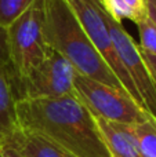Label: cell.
I'll return each mask as SVG.
<instances>
[{
    "label": "cell",
    "instance_id": "obj_1",
    "mask_svg": "<svg viewBox=\"0 0 156 157\" xmlns=\"http://www.w3.org/2000/svg\"><path fill=\"white\" fill-rule=\"evenodd\" d=\"M19 128L40 134L76 157H111L94 116L76 95L15 103Z\"/></svg>",
    "mask_w": 156,
    "mask_h": 157
},
{
    "label": "cell",
    "instance_id": "obj_14",
    "mask_svg": "<svg viewBox=\"0 0 156 157\" xmlns=\"http://www.w3.org/2000/svg\"><path fill=\"white\" fill-rule=\"evenodd\" d=\"M141 55H142V59H144V62H145L149 75H151L152 80H154V83L156 86V55L148 54V52H144V51H141Z\"/></svg>",
    "mask_w": 156,
    "mask_h": 157
},
{
    "label": "cell",
    "instance_id": "obj_16",
    "mask_svg": "<svg viewBox=\"0 0 156 157\" xmlns=\"http://www.w3.org/2000/svg\"><path fill=\"white\" fill-rule=\"evenodd\" d=\"M2 153H3V157H26L22 155L19 150H17L15 147L10 146L7 144L2 145Z\"/></svg>",
    "mask_w": 156,
    "mask_h": 157
},
{
    "label": "cell",
    "instance_id": "obj_4",
    "mask_svg": "<svg viewBox=\"0 0 156 157\" xmlns=\"http://www.w3.org/2000/svg\"><path fill=\"white\" fill-rule=\"evenodd\" d=\"M73 90L76 98L94 117L120 124L135 125L149 119V114L124 90L111 87L75 72Z\"/></svg>",
    "mask_w": 156,
    "mask_h": 157
},
{
    "label": "cell",
    "instance_id": "obj_12",
    "mask_svg": "<svg viewBox=\"0 0 156 157\" xmlns=\"http://www.w3.org/2000/svg\"><path fill=\"white\" fill-rule=\"evenodd\" d=\"M135 25L140 36V44H137L138 48L144 52L156 55V24L149 17H146Z\"/></svg>",
    "mask_w": 156,
    "mask_h": 157
},
{
    "label": "cell",
    "instance_id": "obj_18",
    "mask_svg": "<svg viewBox=\"0 0 156 157\" xmlns=\"http://www.w3.org/2000/svg\"><path fill=\"white\" fill-rule=\"evenodd\" d=\"M0 157H3V153H2V146H0Z\"/></svg>",
    "mask_w": 156,
    "mask_h": 157
},
{
    "label": "cell",
    "instance_id": "obj_6",
    "mask_svg": "<svg viewBox=\"0 0 156 157\" xmlns=\"http://www.w3.org/2000/svg\"><path fill=\"white\" fill-rule=\"evenodd\" d=\"M102 13L113 47L140 95L144 110L154 120H156V86L142 59L140 48L120 22L115 21L104 8Z\"/></svg>",
    "mask_w": 156,
    "mask_h": 157
},
{
    "label": "cell",
    "instance_id": "obj_13",
    "mask_svg": "<svg viewBox=\"0 0 156 157\" xmlns=\"http://www.w3.org/2000/svg\"><path fill=\"white\" fill-rule=\"evenodd\" d=\"M130 8L134 13L135 15V24L140 21H142L144 18L148 17L146 13V6H145V0H123Z\"/></svg>",
    "mask_w": 156,
    "mask_h": 157
},
{
    "label": "cell",
    "instance_id": "obj_2",
    "mask_svg": "<svg viewBox=\"0 0 156 157\" xmlns=\"http://www.w3.org/2000/svg\"><path fill=\"white\" fill-rule=\"evenodd\" d=\"M43 33L47 46L65 57L79 75L124 90L65 0H43Z\"/></svg>",
    "mask_w": 156,
    "mask_h": 157
},
{
    "label": "cell",
    "instance_id": "obj_11",
    "mask_svg": "<svg viewBox=\"0 0 156 157\" xmlns=\"http://www.w3.org/2000/svg\"><path fill=\"white\" fill-rule=\"evenodd\" d=\"M43 0H0V26L7 28L33 4Z\"/></svg>",
    "mask_w": 156,
    "mask_h": 157
},
{
    "label": "cell",
    "instance_id": "obj_9",
    "mask_svg": "<svg viewBox=\"0 0 156 157\" xmlns=\"http://www.w3.org/2000/svg\"><path fill=\"white\" fill-rule=\"evenodd\" d=\"M4 144L15 147L26 157H76L46 136L22 128L14 131Z\"/></svg>",
    "mask_w": 156,
    "mask_h": 157
},
{
    "label": "cell",
    "instance_id": "obj_15",
    "mask_svg": "<svg viewBox=\"0 0 156 157\" xmlns=\"http://www.w3.org/2000/svg\"><path fill=\"white\" fill-rule=\"evenodd\" d=\"M8 52H7V41H6V28L0 26V66L8 63Z\"/></svg>",
    "mask_w": 156,
    "mask_h": 157
},
{
    "label": "cell",
    "instance_id": "obj_17",
    "mask_svg": "<svg viewBox=\"0 0 156 157\" xmlns=\"http://www.w3.org/2000/svg\"><path fill=\"white\" fill-rule=\"evenodd\" d=\"M148 17L156 24V0H145Z\"/></svg>",
    "mask_w": 156,
    "mask_h": 157
},
{
    "label": "cell",
    "instance_id": "obj_3",
    "mask_svg": "<svg viewBox=\"0 0 156 157\" xmlns=\"http://www.w3.org/2000/svg\"><path fill=\"white\" fill-rule=\"evenodd\" d=\"M8 61L17 78H24L47 57L43 33V2L33 4L6 28Z\"/></svg>",
    "mask_w": 156,
    "mask_h": 157
},
{
    "label": "cell",
    "instance_id": "obj_7",
    "mask_svg": "<svg viewBox=\"0 0 156 157\" xmlns=\"http://www.w3.org/2000/svg\"><path fill=\"white\" fill-rule=\"evenodd\" d=\"M94 119L111 157H144L131 125Z\"/></svg>",
    "mask_w": 156,
    "mask_h": 157
},
{
    "label": "cell",
    "instance_id": "obj_8",
    "mask_svg": "<svg viewBox=\"0 0 156 157\" xmlns=\"http://www.w3.org/2000/svg\"><path fill=\"white\" fill-rule=\"evenodd\" d=\"M14 81L15 73L10 62L0 66V146L19 128L15 110Z\"/></svg>",
    "mask_w": 156,
    "mask_h": 157
},
{
    "label": "cell",
    "instance_id": "obj_5",
    "mask_svg": "<svg viewBox=\"0 0 156 157\" xmlns=\"http://www.w3.org/2000/svg\"><path fill=\"white\" fill-rule=\"evenodd\" d=\"M75 69L65 57L50 48L44 61L24 78L14 81L15 101L73 95Z\"/></svg>",
    "mask_w": 156,
    "mask_h": 157
},
{
    "label": "cell",
    "instance_id": "obj_10",
    "mask_svg": "<svg viewBox=\"0 0 156 157\" xmlns=\"http://www.w3.org/2000/svg\"><path fill=\"white\" fill-rule=\"evenodd\" d=\"M131 128L144 157H156V120L149 117Z\"/></svg>",
    "mask_w": 156,
    "mask_h": 157
}]
</instances>
